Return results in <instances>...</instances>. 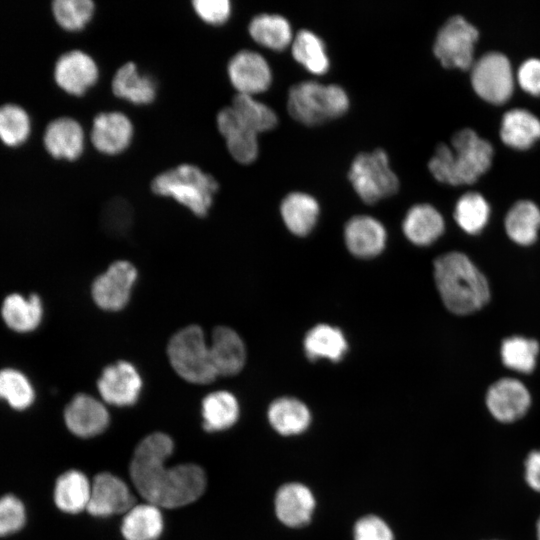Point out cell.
<instances>
[{"mask_svg": "<svg viewBox=\"0 0 540 540\" xmlns=\"http://www.w3.org/2000/svg\"><path fill=\"white\" fill-rule=\"evenodd\" d=\"M142 386L143 381L136 367L122 360L105 367L97 381L103 401L118 407L135 404Z\"/></svg>", "mask_w": 540, "mask_h": 540, "instance_id": "obj_13", "label": "cell"}, {"mask_svg": "<svg viewBox=\"0 0 540 540\" xmlns=\"http://www.w3.org/2000/svg\"><path fill=\"white\" fill-rule=\"evenodd\" d=\"M52 12L64 30L81 31L94 16L95 3L91 0H56L52 3Z\"/></svg>", "mask_w": 540, "mask_h": 540, "instance_id": "obj_40", "label": "cell"}, {"mask_svg": "<svg viewBox=\"0 0 540 540\" xmlns=\"http://www.w3.org/2000/svg\"><path fill=\"white\" fill-rule=\"evenodd\" d=\"M318 201L304 192L287 194L280 204V214L288 230L297 236L308 235L319 217Z\"/></svg>", "mask_w": 540, "mask_h": 540, "instance_id": "obj_28", "label": "cell"}, {"mask_svg": "<svg viewBox=\"0 0 540 540\" xmlns=\"http://www.w3.org/2000/svg\"><path fill=\"white\" fill-rule=\"evenodd\" d=\"M138 272L125 260L113 262L92 284L91 293L95 304L105 311H119L129 302Z\"/></svg>", "mask_w": 540, "mask_h": 540, "instance_id": "obj_11", "label": "cell"}, {"mask_svg": "<svg viewBox=\"0 0 540 540\" xmlns=\"http://www.w3.org/2000/svg\"><path fill=\"white\" fill-rule=\"evenodd\" d=\"M167 355L172 368L187 382L208 384L217 377L209 344L198 325L177 331L168 342Z\"/></svg>", "mask_w": 540, "mask_h": 540, "instance_id": "obj_6", "label": "cell"}, {"mask_svg": "<svg viewBox=\"0 0 540 540\" xmlns=\"http://www.w3.org/2000/svg\"><path fill=\"white\" fill-rule=\"evenodd\" d=\"M348 178L357 195L367 204L394 195L400 185L382 148L356 155L351 162Z\"/></svg>", "mask_w": 540, "mask_h": 540, "instance_id": "obj_7", "label": "cell"}, {"mask_svg": "<svg viewBox=\"0 0 540 540\" xmlns=\"http://www.w3.org/2000/svg\"><path fill=\"white\" fill-rule=\"evenodd\" d=\"M227 75L238 94L254 96L266 91L272 82L268 61L250 49L239 50L229 59Z\"/></svg>", "mask_w": 540, "mask_h": 540, "instance_id": "obj_12", "label": "cell"}, {"mask_svg": "<svg viewBox=\"0 0 540 540\" xmlns=\"http://www.w3.org/2000/svg\"><path fill=\"white\" fill-rule=\"evenodd\" d=\"M191 4L195 14L204 23L213 26L225 24L232 12L229 0H194Z\"/></svg>", "mask_w": 540, "mask_h": 540, "instance_id": "obj_44", "label": "cell"}, {"mask_svg": "<svg viewBox=\"0 0 540 540\" xmlns=\"http://www.w3.org/2000/svg\"><path fill=\"white\" fill-rule=\"evenodd\" d=\"M64 422L77 437L91 438L103 433L110 423L105 404L88 394H77L64 410Z\"/></svg>", "mask_w": 540, "mask_h": 540, "instance_id": "obj_18", "label": "cell"}, {"mask_svg": "<svg viewBox=\"0 0 540 540\" xmlns=\"http://www.w3.org/2000/svg\"><path fill=\"white\" fill-rule=\"evenodd\" d=\"M277 520L289 529H301L310 524L317 509V498L313 490L300 481L281 484L273 499Z\"/></svg>", "mask_w": 540, "mask_h": 540, "instance_id": "obj_10", "label": "cell"}, {"mask_svg": "<svg viewBox=\"0 0 540 540\" xmlns=\"http://www.w3.org/2000/svg\"><path fill=\"white\" fill-rule=\"evenodd\" d=\"M530 404L531 396L528 389L515 378H501L487 390V408L500 422L509 423L518 420L526 414Z\"/></svg>", "mask_w": 540, "mask_h": 540, "instance_id": "obj_19", "label": "cell"}, {"mask_svg": "<svg viewBox=\"0 0 540 540\" xmlns=\"http://www.w3.org/2000/svg\"><path fill=\"white\" fill-rule=\"evenodd\" d=\"M216 125L229 154L236 162L247 165L257 159L258 134L244 124L231 105L218 111Z\"/></svg>", "mask_w": 540, "mask_h": 540, "instance_id": "obj_17", "label": "cell"}, {"mask_svg": "<svg viewBox=\"0 0 540 540\" xmlns=\"http://www.w3.org/2000/svg\"><path fill=\"white\" fill-rule=\"evenodd\" d=\"M353 540H395L390 524L377 514L357 518L352 527Z\"/></svg>", "mask_w": 540, "mask_h": 540, "instance_id": "obj_42", "label": "cell"}, {"mask_svg": "<svg viewBox=\"0 0 540 540\" xmlns=\"http://www.w3.org/2000/svg\"><path fill=\"white\" fill-rule=\"evenodd\" d=\"M173 450L169 435L152 433L136 446L129 467L132 483L143 499L167 509L195 502L207 483L204 470L196 464L167 467Z\"/></svg>", "mask_w": 540, "mask_h": 540, "instance_id": "obj_1", "label": "cell"}, {"mask_svg": "<svg viewBox=\"0 0 540 540\" xmlns=\"http://www.w3.org/2000/svg\"><path fill=\"white\" fill-rule=\"evenodd\" d=\"M113 94L135 105H149L157 96V84L153 77L139 72L136 63L122 64L111 81Z\"/></svg>", "mask_w": 540, "mask_h": 540, "instance_id": "obj_24", "label": "cell"}, {"mask_svg": "<svg viewBox=\"0 0 540 540\" xmlns=\"http://www.w3.org/2000/svg\"><path fill=\"white\" fill-rule=\"evenodd\" d=\"M92 481L80 470L71 469L61 474L54 486V503L59 510L77 514L87 509Z\"/></svg>", "mask_w": 540, "mask_h": 540, "instance_id": "obj_27", "label": "cell"}, {"mask_svg": "<svg viewBox=\"0 0 540 540\" xmlns=\"http://www.w3.org/2000/svg\"><path fill=\"white\" fill-rule=\"evenodd\" d=\"M539 228L540 209L532 201H517L506 215V233L517 244L530 245L535 242Z\"/></svg>", "mask_w": 540, "mask_h": 540, "instance_id": "obj_33", "label": "cell"}, {"mask_svg": "<svg viewBox=\"0 0 540 540\" xmlns=\"http://www.w3.org/2000/svg\"><path fill=\"white\" fill-rule=\"evenodd\" d=\"M518 81L529 93L540 94V59L531 58L522 63L518 70Z\"/></svg>", "mask_w": 540, "mask_h": 540, "instance_id": "obj_45", "label": "cell"}, {"mask_svg": "<svg viewBox=\"0 0 540 540\" xmlns=\"http://www.w3.org/2000/svg\"><path fill=\"white\" fill-rule=\"evenodd\" d=\"M500 353L507 368L520 373H531L536 366L539 344L534 339L512 336L503 340Z\"/></svg>", "mask_w": 540, "mask_h": 540, "instance_id": "obj_37", "label": "cell"}, {"mask_svg": "<svg viewBox=\"0 0 540 540\" xmlns=\"http://www.w3.org/2000/svg\"><path fill=\"white\" fill-rule=\"evenodd\" d=\"M490 208L485 198L477 192L462 195L455 206L454 218L467 233H479L487 223Z\"/></svg>", "mask_w": 540, "mask_h": 540, "instance_id": "obj_38", "label": "cell"}, {"mask_svg": "<svg viewBox=\"0 0 540 540\" xmlns=\"http://www.w3.org/2000/svg\"><path fill=\"white\" fill-rule=\"evenodd\" d=\"M0 399L16 410L29 408L35 400V391L29 379L12 368L0 371Z\"/></svg>", "mask_w": 540, "mask_h": 540, "instance_id": "obj_39", "label": "cell"}, {"mask_svg": "<svg viewBox=\"0 0 540 540\" xmlns=\"http://www.w3.org/2000/svg\"><path fill=\"white\" fill-rule=\"evenodd\" d=\"M536 530H537V538L538 540H540V518L538 519Z\"/></svg>", "mask_w": 540, "mask_h": 540, "instance_id": "obj_47", "label": "cell"}, {"mask_svg": "<svg viewBox=\"0 0 540 540\" xmlns=\"http://www.w3.org/2000/svg\"><path fill=\"white\" fill-rule=\"evenodd\" d=\"M203 427L208 432L224 431L234 426L240 416L239 402L234 394L218 390L206 395L201 404Z\"/></svg>", "mask_w": 540, "mask_h": 540, "instance_id": "obj_29", "label": "cell"}, {"mask_svg": "<svg viewBox=\"0 0 540 540\" xmlns=\"http://www.w3.org/2000/svg\"><path fill=\"white\" fill-rule=\"evenodd\" d=\"M133 136V123L123 112H100L92 120L90 141L104 155L115 156L124 152Z\"/></svg>", "mask_w": 540, "mask_h": 540, "instance_id": "obj_16", "label": "cell"}, {"mask_svg": "<svg viewBox=\"0 0 540 540\" xmlns=\"http://www.w3.org/2000/svg\"><path fill=\"white\" fill-rule=\"evenodd\" d=\"M501 138L515 148H527L540 137V120L524 109L507 111L502 119Z\"/></svg>", "mask_w": 540, "mask_h": 540, "instance_id": "obj_35", "label": "cell"}, {"mask_svg": "<svg viewBox=\"0 0 540 540\" xmlns=\"http://www.w3.org/2000/svg\"><path fill=\"white\" fill-rule=\"evenodd\" d=\"M477 29L460 15L451 16L439 29L433 51L444 67L467 69L473 62Z\"/></svg>", "mask_w": 540, "mask_h": 540, "instance_id": "obj_8", "label": "cell"}, {"mask_svg": "<svg viewBox=\"0 0 540 540\" xmlns=\"http://www.w3.org/2000/svg\"><path fill=\"white\" fill-rule=\"evenodd\" d=\"M294 59L309 72L322 75L330 67L324 41L313 31L301 29L291 43Z\"/></svg>", "mask_w": 540, "mask_h": 540, "instance_id": "obj_34", "label": "cell"}, {"mask_svg": "<svg viewBox=\"0 0 540 540\" xmlns=\"http://www.w3.org/2000/svg\"><path fill=\"white\" fill-rule=\"evenodd\" d=\"M125 540H158L164 530L162 508L150 502L134 504L120 526Z\"/></svg>", "mask_w": 540, "mask_h": 540, "instance_id": "obj_25", "label": "cell"}, {"mask_svg": "<svg viewBox=\"0 0 540 540\" xmlns=\"http://www.w3.org/2000/svg\"><path fill=\"white\" fill-rule=\"evenodd\" d=\"M135 504L127 483L120 477L102 472L92 480L91 495L86 511L94 517L124 514Z\"/></svg>", "mask_w": 540, "mask_h": 540, "instance_id": "obj_15", "label": "cell"}, {"mask_svg": "<svg viewBox=\"0 0 540 540\" xmlns=\"http://www.w3.org/2000/svg\"><path fill=\"white\" fill-rule=\"evenodd\" d=\"M30 118L18 105L7 104L0 107V140L7 146L24 143L30 134Z\"/></svg>", "mask_w": 540, "mask_h": 540, "instance_id": "obj_41", "label": "cell"}, {"mask_svg": "<svg viewBox=\"0 0 540 540\" xmlns=\"http://www.w3.org/2000/svg\"><path fill=\"white\" fill-rule=\"evenodd\" d=\"M1 314L6 325L20 333L35 330L43 318L41 299L36 294L25 298L21 294H10L3 301Z\"/></svg>", "mask_w": 540, "mask_h": 540, "instance_id": "obj_30", "label": "cell"}, {"mask_svg": "<svg viewBox=\"0 0 540 540\" xmlns=\"http://www.w3.org/2000/svg\"><path fill=\"white\" fill-rule=\"evenodd\" d=\"M209 348L217 376H233L243 369L246 361L245 344L232 328L216 327L213 330Z\"/></svg>", "mask_w": 540, "mask_h": 540, "instance_id": "obj_22", "label": "cell"}, {"mask_svg": "<svg viewBox=\"0 0 540 540\" xmlns=\"http://www.w3.org/2000/svg\"><path fill=\"white\" fill-rule=\"evenodd\" d=\"M471 81L479 96L492 103L506 101L513 90L512 69L500 52H488L472 67Z\"/></svg>", "mask_w": 540, "mask_h": 540, "instance_id": "obj_9", "label": "cell"}, {"mask_svg": "<svg viewBox=\"0 0 540 540\" xmlns=\"http://www.w3.org/2000/svg\"><path fill=\"white\" fill-rule=\"evenodd\" d=\"M347 92L337 84L302 81L290 87L287 110L296 121L315 126L336 119L349 108Z\"/></svg>", "mask_w": 540, "mask_h": 540, "instance_id": "obj_5", "label": "cell"}, {"mask_svg": "<svg viewBox=\"0 0 540 540\" xmlns=\"http://www.w3.org/2000/svg\"><path fill=\"white\" fill-rule=\"evenodd\" d=\"M304 351L310 360L340 361L348 349L347 340L340 329L328 324H318L305 335Z\"/></svg>", "mask_w": 540, "mask_h": 540, "instance_id": "obj_31", "label": "cell"}, {"mask_svg": "<svg viewBox=\"0 0 540 540\" xmlns=\"http://www.w3.org/2000/svg\"><path fill=\"white\" fill-rule=\"evenodd\" d=\"M43 141L52 157L74 161L84 152L85 133L77 120L60 117L48 124Z\"/></svg>", "mask_w": 540, "mask_h": 540, "instance_id": "obj_21", "label": "cell"}, {"mask_svg": "<svg viewBox=\"0 0 540 540\" xmlns=\"http://www.w3.org/2000/svg\"><path fill=\"white\" fill-rule=\"evenodd\" d=\"M231 106L244 124L257 134L272 130L278 123L276 112L254 96L236 93Z\"/></svg>", "mask_w": 540, "mask_h": 540, "instance_id": "obj_36", "label": "cell"}, {"mask_svg": "<svg viewBox=\"0 0 540 540\" xmlns=\"http://www.w3.org/2000/svg\"><path fill=\"white\" fill-rule=\"evenodd\" d=\"M99 79V67L88 53L74 49L62 54L55 63L54 80L67 94L82 96Z\"/></svg>", "mask_w": 540, "mask_h": 540, "instance_id": "obj_14", "label": "cell"}, {"mask_svg": "<svg viewBox=\"0 0 540 540\" xmlns=\"http://www.w3.org/2000/svg\"><path fill=\"white\" fill-rule=\"evenodd\" d=\"M444 226L439 211L426 203L412 206L402 223L404 235L417 246H427L435 242L442 235Z\"/></svg>", "mask_w": 540, "mask_h": 540, "instance_id": "obj_26", "label": "cell"}, {"mask_svg": "<svg viewBox=\"0 0 540 540\" xmlns=\"http://www.w3.org/2000/svg\"><path fill=\"white\" fill-rule=\"evenodd\" d=\"M248 33L257 44L274 51L284 50L294 38L289 21L270 13L255 15L249 22Z\"/></svg>", "mask_w": 540, "mask_h": 540, "instance_id": "obj_32", "label": "cell"}, {"mask_svg": "<svg viewBox=\"0 0 540 540\" xmlns=\"http://www.w3.org/2000/svg\"><path fill=\"white\" fill-rule=\"evenodd\" d=\"M451 144L452 148L438 144L429 160L428 168L438 181L452 185L472 183L490 167L493 148L474 130H458Z\"/></svg>", "mask_w": 540, "mask_h": 540, "instance_id": "obj_3", "label": "cell"}, {"mask_svg": "<svg viewBox=\"0 0 540 540\" xmlns=\"http://www.w3.org/2000/svg\"><path fill=\"white\" fill-rule=\"evenodd\" d=\"M26 509L15 495L7 494L0 498V537L13 534L24 526Z\"/></svg>", "mask_w": 540, "mask_h": 540, "instance_id": "obj_43", "label": "cell"}, {"mask_svg": "<svg viewBox=\"0 0 540 540\" xmlns=\"http://www.w3.org/2000/svg\"><path fill=\"white\" fill-rule=\"evenodd\" d=\"M525 480L530 488L540 492V450H534L527 456Z\"/></svg>", "mask_w": 540, "mask_h": 540, "instance_id": "obj_46", "label": "cell"}, {"mask_svg": "<svg viewBox=\"0 0 540 540\" xmlns=\"http://www.w3.org/2000/svg\"><path fill=\"white\" fill-rule=\"evenodd\" d=\"M150 188L155 195L172 198L195 216L205 217L219 191V182L197 165L182 163L157 174Z\"/></svg>", "mask_w": 540, "mask_h": 540, "instance_id": "obj_4", "label": "cell"}, {"mask_svg": "<svg viewBox=\"0 0 540 540\" xmlns=\"http://www.w3.org/2000/svg\"><path fill=\"white\" fill-rule=\"evenodd\" d=\"M433 267L439 295L450 312L468 315L489 302L486 277L464 253L452 251L440 255Z\"/></svg>", "mask_w": 540, "mask_h": 540, "instance_id": "obj_2", "label": "cell"}, {"mask_svg": "<svg viewBox=\"0 0 540 540\" xmlns=\"http://www.w3.org/2000/svg\"><path fill=\"white\" fill-rule=\"evenodd\" d=\"M386 229L376 218L357 215L348 220L344 228L347 249L358 258H373L385 248Z\"/></svg>", "mask_w": 540, "mask_h": 540, "instance_id": "obj_20", "label": "cell"}, {"mask_svg": "<svg viewBox=\"0 0 540 540\" xmlns=\"http://www.w3.org/2000/svg\"><path fill=\"white\" fill-rule=\"evenodd\" d=\"M271 428L282 437H296L305 433L312 423L309 407L300 399L283 396L273 400L267 409Z\"/></svg>", "mask_w": 540, "mask_h": 540, "instance_id": "obj_23", "label": "cell"}]
</instances>
